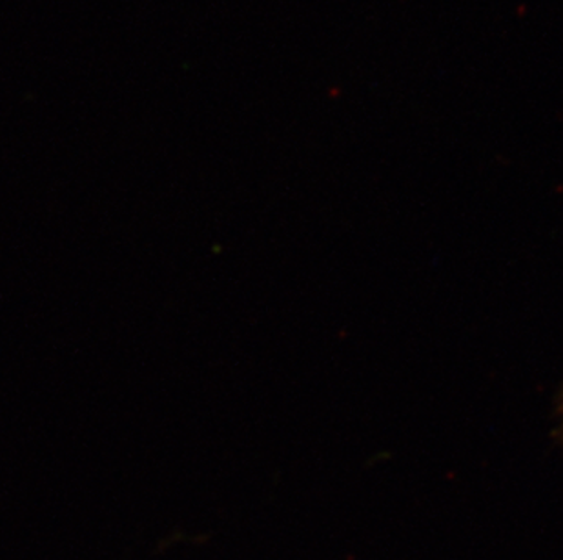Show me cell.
I'll return each instance as SVG.
<instances>
[{
  "label": "cell",
  "instance_id": "obj_1",
  "mask_svg": "<svg viewBox=\"0 0 563 560\" xmlns=\"http://www.w3.org/2000/svg\"><path fill=\"white\" fill-rule=\"evenodd\" d=\"M554 415H556V421H559L556 429H554V439H556V443H560V445H563V387L559 395H556V413H554Z\"/></svg>",
  "mask_w": 563,
  "mask_h": 560
}]
</instances>
